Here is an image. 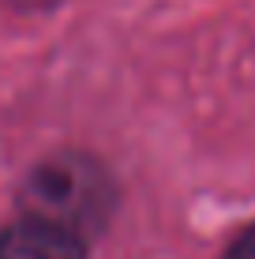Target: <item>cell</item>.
I'll list each match as a JSON object with an SVG mask.
<instances>
[{"mask_svg":"<svg viewBox=\"0 0 255 259\" xmlns=\"http://www.w3.org/2000/svg\"><path fill=\"white\" fill-rule=\"evenodd\" d=\"M19 210L26 218H41L75 237H90L105 229L113 214V181L86 154L45 158L19 192Z\"/></svg>","mask_w":255,"mask_h":259,"instance_id":"6da1fadb","label":"cell"},{"mask_svg":"<svg viewBox=\"0 0 255 259\" xmlns=\"http://www.w3.org/2000/svg\"><path fill=\"white\" fill-rule=\"evenodd\" d=\"M0 259H86V240L23 214L0 229Z\"/></svg>","mask_w":255,"mask_h":259,"instance_id":"7a4b0ae2","label":"cell"},{"mask_svg":"<svg viewBox=\"0 0 255 259\" xmlns=\"http://www.w3.org/2000/svg\"><path fill=\"white\" fill-rule=\"evenodd\" d=\"M225 259H255V226L244 229V233L233 240L229 252H225Z\"/></svg>","mask_w":255,"mask_h":259,"instance_id":"3957f363","label":"cell"}]
</instances>
